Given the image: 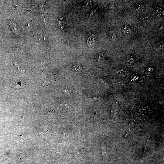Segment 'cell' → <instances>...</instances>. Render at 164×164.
<instances>
[{"instance_id":"cell-1","label":"cell","mask_w":164,"mask_h":164,"mask_svg":"<svg viewBox=\"0 0 164 164\" xmlns=\"http://www.w3.org/2000/svg\"><path fill=\"white\" fill-rule=\"evenodd\" d=\"M164 47V43L163 41L159 42L156 43L154 46V49L156 50L162 49Z\"/></svg>"},{"instance_id":"cell-2","label":"cell","mask_w":164,"mask_h":164,"mask_svg":"<svg viewBox=\"0 0 164 164\" xmlns=\"http://www.w3.org/2000/svg\"><path fill=\"white\" fill-rule=\"evenodd\" d=\"M122 30L126 34H130L131 33L130 27L127 25H124L122 27Z\"/></svg>"},{"instance_id":"cell-3","label":"cell","mask_w":164,"mask_h":164,"mask_svg":"<svg viewBox=\"0 0 164 164\" xmlns=\"http://www.w3.org/2000/svg\"><path fill=\"white\" fill-rule=\"evenodd\" d=\"M72 69L75 72H79L81 70L82 67L80 64L76 63L73 65Z\"/></svg>"},{"instance_id":"cell-4","label":"cell","mask_w":164,"mask_h":164,"mask_svg":"<svg viewBox=\"0 0 164 164\" xmlns=\"http://www.w3.org/2000/svg\"><path fill=\"white\" fill-rule=\"evenodd\" d=\"M127 60L131 63H133L136 61V58L132 55H128L126 58Z\"/></svg>"},{"instance_id":"cell-5","label":"cell","mask_w":164,"mask_h":164,"mask_svg":"<svg viewBox=\"0 0 164 164\" xmlns=\"http://www.w3.org/2000/svg\"><path fill=\"white\" fill-rule=\"evenodd\" d=\"M95 36L94 35H90L89 37L87 42L89 44H93L95 41Z\"/></svg>"},{"instance_id":"cell-6","label":"cell","mask_w":164,"mask_h":164,"mask_svg":"<svg viewBox=\"0 0 164 164\" xmlns=\"http://www.w3.org/2000/svg\"><path fill=\"white\" fill-rule=\"evenodd\" d=\"M105 57L104 54L100 53L96 56V58L97 61H102L104 60Z\"/></svg>"},{"instance_id":"cell-7","label":"cell","mask_w":164,"mask_h":164,"mask_svg":"<svg viewBox=\"0 0 164 164\" xmlns=\"http://www.w3.org/2000/svg\"><path fill=\"white\" fill-rule=\"evenodd\" d=\"M127 71L124 69H120L118 71V73L122 76H125L127 73Z\"/></svg>"},{"instance_id":"cell-8","label":"cell","mask_w":164,"mask_h":164,"mask_svg":"<svg viewBox=\"0 0 164 164\" xmlns=\"http://www.w3.org/2000/svg\"><path fill=\"white\" fill-rule=\"evenodd\" d=\"M109 34L112 40H115L116 39L117 36L115 33L112 31L109 32Z\"/></svg>"},{"instance_id":"cell-9","label":"cell","mask_w":164,"mask_h":164,"mask_svg":"<svg viewBox=\"0 0 164 164\" xmlns=\"http://www.w3.org/2000/svg\"><path fill=\"white\" fill-rule=\"evenodd\" d=\"M145 9L144 7L142 5H140L135 9V10L138 12H141L144 10Z\"/></svg>"},{"instance_id":"cell-10","label":"cell","mask_w":164,"mask_h":164,"mask_svg":"<svg viewBox=\"0 0 164 164\" xmlns=\"http://www.w3.org/2000/svg\"><path fill=\"white\" fill-rule=\"evenodd\" d=\"M109 8L111 10H113L114 9V4L113 3H111L109 5Z\"/></svg>"},{"instance_id":"cell-11","label":"cell","mask_w":164,"mask_h":164,"mask_svg":"<svg viewBox=\"0 0 164 164\" xmlns=\"http://www.w3.org/2000/svg\"><path fill=\"white\" fill-rule=\"evenodd\" d=\"M149 17L148 16H146L143 17L142 18V20L143 21H145L147 20H148L149 19Z\"/></svg>"}]
</instances>
